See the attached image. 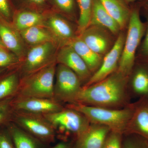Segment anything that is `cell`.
<instances>
[{"label": "cell", "mask_w": 148, "mask_h": 148, "mask_svg": "<svg viewBox=\"0 0 148 148\" xmlns=\"http://www.w3.org/2000/svg\"><path fill=\"white\" fill-rule=\"evenodd\" d=\"M127 78L116 71L99 82L82 87L75 103L112 109L127 107Z\"/></svg>", "instance_id": "6da1fadb"}, {"label": "cell", "mask_w": 148, "mask_h": 148, "mask_svg": "<svg viewBox=\"0 0 148 148\" xmlns=\"http://www.w3.org/2000/svg\"><path fill=\"white\" fill-rule=\"evenodd\" d=\"M65 107L75 110L86 117L89 122L107 126L111 131L123 135L132 116L133 105L121 109L102 108L75 103Z\"/></svg>", "instance_id": "7a4b0ae2"}, {"label": "cell", "mask_w": 148, "mask_h": 148, "mask_svg": "<svg viewBox=\"0 0 148 148\" xmlns=\"http://www.w3.org/2000/svg\"><path fill=\"white\" fill-rule=\"evenodd\" d=\"M127 35L117 71L125 76L131 74L135 65V55L145 36L146 24L141 20L138 8L131 11L127 25Z\"/></svg>", "instance_id": "3957f363"}, {"label": "cell", "mask_w": 148, "mask_h": 148, "mask_svg": "<svg viewBox=\"0 0 148 148\" xmlns=\"http://www.w3.org/2000/svg\"><path fill=\"white\" fill-rule=\"evenodd\" d=\"M55 130L56 138L61 141L75 140L87 129L90 123L82 114L65 107L63 110L44 115Z\"/></svg>", "instance_id": "277c9868"}, {"label": "cell", "mask_w": 148, "mask_h": 148, "mask_svg": "<svg viewBox=\"0 0 148 148\" xmlns=\"http://www.w3.org/2000/svg\"><path fill=\"white\" fill-rule=\"evenodd\" d=\"M56 62L21 79L15 96L53 99ZM14 96V97H15Z\"/></svg>", "instance_id": "5b68a950"}, {"label": "cell", "mask_w": 148, "mask_h": 148, "mask_svg": "<svg viewBox=\"0 0 148 148\" xmlns=\"http://www.w3.org/2000/svg\"><path fill=\"white\" fill-rule=\"evenodd\" d=\"M11 122L46 144L51 145L56 140L55 130L43 115L13 110Z\"/></svg>", "instance_id": "8992f818"}, {"label": "cell", "mask_w": 148, "mask_h": 148, "mask_svg": "<svg viewBox=\"0 0 148 148\" xmlns=\"http://www.w3.org/2000/svg\"><path fill=\"white\" fill-rule=\"evenodd\" d=\"M55 79L53 99L63 104L75 103L82 88V82L77 74L67 66L58 64Z\"/></svg>", "instance_id": "52a82bcc"}, {"label": "cell", "mask_w": 148, "mask_h": 148, "mask_svg": "<svg viewBox=\"0 0 148 148\" xmlns=\"http://www.w3.org/2000/svg\"><path fill=\"white\" fill-rule=\"evenodd\" d=\"M56 51L53 42L35 45L29 51L21 68L22 78L36 73L56 62L53 55Z\"/></svg>", "instance_id": "ba28073f"}, {"label": "cell", "mask_w": 148, "mask_h": 148, "mask_svg": "<svg viewBox=\"0 0 148 148\" xmlns=\"http://www.w3.org/2000/svg\"><path fill=\"white\" fill-rule=\"evenodd\" d=\"M14 111L45 115L57 112L65 108L54 99L15 96L11 102Z\"/></svg>", "instance_id": "9c48e42d"}, {"label": "cell", "mask_w": 148, "mask_h": 148, "mask_svg": "<svg viewBox=\"0 0 148 148\" xmlns=\"http://www.w3.org/2000/svg\"><path fill=\"white\" fill-rule=\"evenodd\" d=\"M125 38L124 34L121 33L119 34L112 47L103 58L99 69L92 74L83 87H87L99 82L116 71L122 53Z\"/></svg>", "instance_id": "30bf717a"}, {"label": "cell", "mask_w": 148, "mask_h": 148, "mask_svg": "<svg viewBox=\"0 0 148 148\" xmlns=\"http://www.w3.org/2000/svg\"><path fill=\"white\" fill-rule=\"evenodd\" d=\"M113 34L99 26H89L81 33L80 38L90 49L101 56L106 55L113 46Z\"/></svg>", "instance_id": "8fae6325"}, {"label": "cell", "mask_w": 148, "mask_h": 148, "mask_svg": "<svg viewBox=\"0 0 148 148\" xmlns=\"http://www.w3.org/2000/svg\"><path fill=\"white\" fill-rule=\"evenodd\" d=\"M133 105L132 116L125 134L135 135L148 142V100L143 97Z\"/></svg>", "instance_id": "7c38bea8"}, {"label": "cell", "mask_w": 148, "mask_h": 148, "mask_svg": "<svg viewBox=\"0 0 148 148\" xmlns=\"http://www.w3.org/2000/svg\"><path fill=\"white\" fill-rule=\"evenodd\" d=\"M56 61L58 64L67 66L77 74L82 82L91 77V72L80 56L70 46L64 45L58 51Z\"/></svg>", "instance_id": "4fadbf2b"}, {"label": "cell", "mask_w": 148, "mask_h": 148, "mask_svg": "<svg viewBox=\"0 0 148 148\" xmlns=\"http://www.w3.org/2000/svg\"><path fill=\"white\" fill-rule=\"evenodd\" d=\"M111 131L107 126L90 123L87 129L74 140L73 148H102Z\"/></svg>", "instance_id": "5bb4252c"}, {"label": "cell", "mask_w": 148, "mask_h": 148, "mask_svg": "<svg viewBox=\"0 0 148 148\" xmlns=\"http://www.w3.org/2000/svg\"><path fill=\"white\" fill-rule=\"evenodd\" d=\"M92 25L105 28L114 35H119L121 30L117 22L109 14L100 0H92V13L89 26Z\"/></svg>", "instance_id": "9a60e30c"}, {"label": "cell", "mask_w": 148, "mask_h": 148, "mask_svg": "<svg viewBox=\"0 0 148 148\" xmlns=\"http://www.w3.org/2000/svg\"><path fill=\"white\" fill-rule=\"evenodd\" d=\"M65 45L70 46L75 51L84 61L91 73H94L101 66L103 56L90 49L79 36L75 37Z\"/></svg>", "instance_id": "2e32d148"}, {"label": "cell", "mask_w": 148, "mask_h": 148, "mask_svg": "<svg viewBox=\"0 0 148 148\" xmlns=\"http://www.w3.org/2000/svg\"><path fill=\"white\" fill-rule=\"evenodd\" d=\"M6 126L16 148H51L52 147L33 137L12 122H9Z\"/></svg>", "instance_id": "e0dca14e"}, {"label": "cell", "mask_w": 148, "mask_h": 148, "mask_svg": "<svg viewBox=\"0 0 148 148\" xmlns=\"http://www.w3.org/2000/svg\"><path fill=\"white\" fill-rule=\"evenodd\" d=\"M109 14L117 22L121 30L128 25L131 11L124 0H100Z\"/></svg>", "instance_id": "ac0fdd59"}, {"label": "cell", "mask_w": 148, "mask_h": 148, "mask_svg": "<svg viewBox=\"0 0 148 148\" xmlns=\"http://www.w3.org/2000/svg\"><path fill=\"white\" fill-rule=\"evenodd\" d=\"M47 24L52 34L58 39L63 41L64 45L75 37L71 24L61 16L57 15L51 16Z\"/></svg>", "instance_id": "d6986e66"}, {"label": "cell", "mask_w": 148, "mask_h": 148, "mask_svg": "<svg viewBox=\"0 0 148 148\" xmlns=\"http://www.w3.org/2000/svg\"><path fill=\"white\" fill-rule=\"evenodd\" d=\"M0 39L6 48L18 58L23 55L24 47L19 36L9 26L0 22Z\"/></svg>", "instance_id": "ffe728a7"}, {"label": "cell", "mask_w": 148, "mask_h": 148, "mask_svg": "<svg viewBox=\"0 0 148 148\" xmlns=\"http://www.w3.org/2000/svg\"><path fill=\"white\" fill-rule=\"evenodd\" d=\"M21 36L29 44L36 45L53 42V34L41 26H35L20 32Z\"/></svg>", "instance_id": "44dd1931"}, {"label": "cell", "mask_w": 148, "mask_h": 148, "mask_svg": "<svg viewBox=\"0 0 148 148\" xmlns=\"http://www.w3.org/2000/svg\"><path fill=\"white\" fill-rule=\"evenodd\" d=\"M21 79L16 72L9 74L0 80V101L14 97L16 95Z\"/></svg>", "instance_id": "7402d4cb"}, {"label": "cell", "mask_w": 148, "mask_h": 148, "mask_svg": "<svg viewBox=\"0 0 148 148\" xmlns=\"http://www.w3.org/2000/svg\"><path fill=\"white\" fill-rule=\"evenodd\" d=\"M44 22V17L41 14L32 11H23L16 15L14 25L18 31H23L31 27L41 26Z\"/></svg>", "instance_id": "603a6c76"}, {"label": "cell", "mask_w": 148, "mask_h": 148, "mask_svg": "<svg viewBox=\"0 0 148 148\" xmlns=\"http://www.w3.org/2000/svg\"><path fill=\"white\" fill-rule=\"evenodd\" d=\"M131 87L136 95L148 96V68L142 66L137 68L132 77Z\"/></svg>", "instance_id": "cb8c5ba5"}, {"label": "cell", "mask_w": 148, "mask_h": 148, "mask_svg": "<svg viewBox=\"0 0 148 148\" xmlns=\"http://www.w3.org/2000/svg\"><path fill=\"white\" fill-rule=\"evenodd\" d=\"M79 9L78 30L81 33L88 27L92 13V0H77Z\"/></svg>", "instance_id": "d4e9b609"}, {"label": "cell", "mask_w": 148, "mask_h": 148, "mask_svg": "<svg viewBox=\"0 0 148 148\" xmlns=\"http://www.w3.org/2000/svg\"><path fill=\"white\" fill-rule=\"evenodd\" d=\"M13 98L0 101V126L6 125L11 121L13 112L11 104Z\"/></svg>", "instance_id": "484cf974"}, {"label": "cell", "mask_w": 148, "mask_h": 148, "mask_svg": "<svg viewBox=\"0 0 148 148\" xmlns=\"http://www.w3.org/2000/svg\"><path fill=\"white\" fill-rule=\"evenodd\" d=\"M18 58L9 53L5 49H0V69H7L18 62Z\"/></svg>", "instance_id": "4316f807"}, {"label": "cell", "mask_w": 148, "mask_h": 148, "mask_svg": "<svg viewBox=\"0 0 148 148\" xmlns=\"http://www.w3.org/2000/svg\"><path fill=\"white\" fill-rule=\"evenodd\" d=\"M123 134L111 131L102 148H122Z\"/></svg>", "instance_id": "83f0119b"}, {"label": "cell", "mask_w": 148, "mask_h": 148, "mask_svg": "<svg viewBox=\"0 0 148 148\" xmlns=\"http://www.w3.org/2000/svg\"><path fill=\"white\" fill-rule=\"evenodd\" d=\"M0 148H16L6 125L0 126Z\"/></svg>", "instance_id": "f1b7e54d"}, {"label": "cell", "mask_w": 148, "mask_h": 148, "mask_svg": "<svg viewBox=\"0 0 148 148\" xmlns=\"http://www.w3.org/2000/svg\"><path fill=\"white\" fill-rule=\"evenodd\" d=\"M129 137L123 141L122 148H145V140L135 135H129Z\"/></svg>", "instance_id": "f546056e"}, {"label": "cell", "mask_w": 148, "mask_h": 148, "mask_svg": "<svg viewBox=\"0 0 148 148\" xmlns=\"http://www.w3.org/2000/svg\"><path fill=\"white\" fill-rule=\"evenodd\" d=\"M56 6L62 11L71 13L74 7V0H53Z\"/></svg>", "instance_id": "4dcf8cb0"}, {"label": "cell", "mask_w": 148, "mask_h": 148, "mask_svg": "<svg viewBox=\"0 0 148 148\" xmlns=\"http://www.w3.org/2000/svg\"><path fill=\"white\" fill-rule=\"evenodd\" d=\"M146 29L145 38L143 40L140 48V53L144 58H148V12L145 14Z\"/></svg>", "instance_id": "1f68e13d"}, {"label": "cell", "mask_w": 148, "mask_h": 148, "mask_svg": "<svg viewBox=\"0 0 148 148\" xmlns=\"http://www.w3.org/2000/svg\"><path fill=\"white\" fill-rule=\"evenodd\" d=\"M0 14L5 18L10 17V8L8 0H0Z\"/></svg>", "instance_id": "d6a6232c"}, {"label": "cell", "mask_w": 148, "mask_h": 148, "mask_svg": "<svg viewBox=\"0 0 148 148\" xmlns=\"http://www.w3.org/2000/svg\"><path fill=\"white\" fill-rule=\"evenodd\" d=\"M73 140L69 141H61L51 148H73Z\"/></svg>", "instance_id": "836d02e7"}, {"label": "cell", "mask_w": 148, "mask_h": 148, "mask_svg": "<svg viewBox=\"0 0 148 148\" xmlns=\"http://www.w3.org/2000/svg\"><path fill=\"white\" fill-rule=\"evenodd\" d=\"M45 0H29V1L36 5L42 4Z\"/></svg>", "instance_id": "e575fe53"}, {"label": "cell", "mask_w": 148, "mask_h": 148, "mask_svg": "<svg viewBox=\"0 0 148 148\" xmlns=\"http://www.w3.org/2000/svg\"><path fill=\"white\" fill-rule=\"evenodd\" d=\"M6 47L0 39V49H5Z\"/></svg>", "instance_id": "d590c367"}, {"label": "cell", "mask_w": 148, "mask_h": 148, "mask_svg": "<svg viewBox=\"0 0 148 148\" xmlns=\"http://www.w3.org/2000/svg\"><path fill=\"white\" fill-rule=\"evenodd\" d=\"M6 69H0V75H1L5 71Z\"/></svg>", "instance_id": "8d00e7d4"}, {"label": "cell", "mask_w": 148, "mask_h": 148, "mask_svg": "<svg viewBox=\"0 0 148 148\" xmlns=\"http://www.w3.org/2000/svg\"><path fill=\"white\" fill-rule=\"evenodd\" d=\"M145 148H148V142L145 140Z\"/></svg>", "instance_id": "74e56055"}, {"label": "cell", "mask_w": 148, "mask_h": 148, "mask_svg": "<svg viewBox=\"0 0 148 148\" xmlns=\"http://www.w3.org/2000/svg\"><path fill=\"white\" fill-rule=\"evenodd\" d=\"M125 1L126 3L132 2L135 1H137V0H124Z\"/></svg>", "instance_id": "f35d334b"}, {"label": "cell", "mask_w": 148, "mask_h": 148, "mask_svg": "<svg viewBox=\"0 0 148 148\" xmlns=\"http://www.w3.org/2000/svg\"><path fill=\"white\" fill-rule=\"evenodd\" d=\"M144 4H145V6L148 9V0H147V1H145V2Z\"/></svg>", "instance_id": "ab89813d"}, {"label": "cell", "mask_w": 148, "mask_h": 148, "mask_svg": "<svg viewBox=\"0 0 148 148\" xmlns=\"http://www.w3.org/2000/svg\"></svg>", "instance_id": "60d3db41"}]
</instances>
